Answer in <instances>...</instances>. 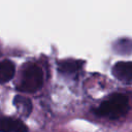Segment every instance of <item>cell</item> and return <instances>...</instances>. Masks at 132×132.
Masks as SVG:
<instances>
[{
  "instance_id": "6da1fadb",
  "label": "cell",
  "mask_w": 132,
  "mask_h": 132,
  "mask_svg": "<svg viewBox=\"0 0 132 132\" xmlns=\"http://www.w3.org/2000/svg\"><path fill=\"white\" fill-rule=\"evenodd\" d=\"M129 110V98L125 94H113L103 101L96 109V113L111 120L124 117Z\"/></svg>"
},
{
  "instance_id": "7a4b0ae2",
  "label": "cell",
  "mask_w": 132,
  "mask_h": 132,
  "mask_svg": "<svg viewBox=\"0 0 132 132\" xmlns=\"http://www.w3.org/2000/svg\"><path fill=\"white\" fill-rule=\"evenodd\" d=\"M42 69L37 64L30 63L23 70L19 90L25 93H34L42 87Z\"/></svg>"
},
{
  "instance_id": "3957f363",
  "label": "cell",
  "mask_w": 132,
  "mask_h": 132,
  "mask_svg": "<svg viewBox=\"0 0 132 132\" xmlns=\"http://www.w3.org/2000/svg\"><path fill=\"white\" fill-rule=\"evenodd\" d=\"M112 74L119 80L131 84L132 81V62L120 61L112 66Z\"/></svg>"
},
{
  "instance_id": "277c9868",
  "label": "cell",
  "mask_w": 132,
  "mask_h": 132,
  "mask_svg": "<svg viewBox=\"0 0 132 132\" xmlns=\"http://www.w3.org/2000/svg\"><path fill=\"white\" fill-rule=\"evenodd\" d=\"M26 125L12 118L0 116V132H27Z\"/></svg>"
},
{
  "instance_id": "5b68a950",
  "label": "cell",
  "mask_w": 132,
  "mask_h": 132,
  "mask_svg": "<svg viewBox=\"0 0 132 132\" xmlns=\"http://www.w3.org/2000/svg\"><path fill=\"white\" fill-rule=\"evenodd\" d=\"M81 65H82L81 61L67 59V60H62L58 62L57 68H58V71L64 75H74L78 72Z\"/></svg>"
},
{
  "instance_id": "8992f818",
  "label": "cell",
  "mask_w": 132,
  "mask_h": 132,
  "mask_svg": "<svg viewBox=\"0 0 132 132\" xmlns=\"http://www.w3.org/2000/svg\"><path fill=\"white\" fill-rule=\"evenodd\" d=\"M13 105L15 106L19 113L23 117H28L32 111V102L27 97L18 95L13 98Z\"/></svg>"
},
{
  "instance_id": "52a82bcc",
  "label": "cell",
  "mask_w": 132,
  "mask_h": 132,
  "mask_svg": "<svg viewBox=\"0 0 132 132\" xmlns=\"http://www.w3.org/2000/svg\"><path fill=\"white\" fill-rule=\"evenodd\" d=\"M15 72L14 64L9 60H3L0 62V84L9 81Z\"/></svg>"
},
{
  "instance_id": "ba28073f",
  "label": "cell",
  "mask_w": 132,
  "mask_h": 132,
  "mask_svg": "<svg viewBox=\"0 0 132 132\" xmlns=\"http://www.w3.org/2000/svg\"><path fill=\"white\" fill-rule=\"evenodd\" d=\"M131 40L129 38H122L113 43V51L120 55H130L131 54Z\"/></svg>"
}]
</instances>
